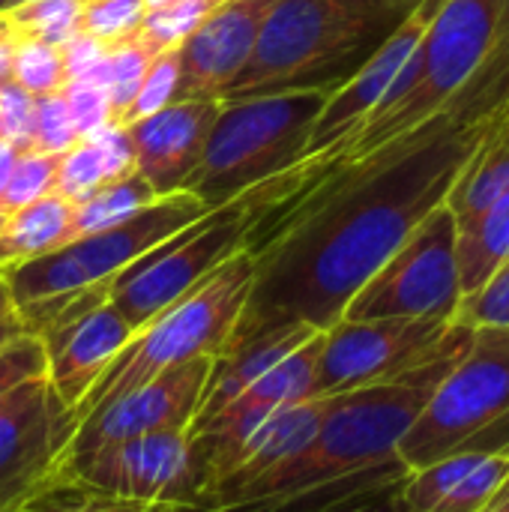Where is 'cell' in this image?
<instances>
[{"label": "cell", "instance_id": "cell-1", "mask_svg": "<svg viewBox=\"0 0 509 512\" xmlns=\"http://www.w3.org/2000/svg\"><path fill=\"white\" fill-rule=\"evenodd\" d=\"M507 105L509 36L423 126L318 177L261 216L246 237L252 291L228 348L276 327L324 333L339 324L366 279L447 204Z\"/></svg>", "mask_w": 509, "mask_h": 512}, {"label": "cell", "instance_id": "cell-2", "mask_svg": "<svg viewBox=\"0 0 509 512\" xmlns=\"http://www.w3.org/2000/svg\"><path fill=\"white\" fill-rule=\"evenodd\" d=\"M509 36V0H444L381 105L336 150L282 174V201L435 117ZM279 201V204H282ZM276 204V207H279Z\"/></svg>", "mask_w": 509, "mask_h": 512}, {"label": "cell", "instance_id": "cell-3", "mask_svg": "<svg viewBox=\"0 0 509 512\" xmlns=\"http://www.w3.org/2000/svg\"><path fill=\"white\" fill-rule=\"evenodd\" d=\"M471 339L411 372L330 399L315 438L273 477L228 507L207 512H270L279 504L399 459V444L426 408L435 387L468 351Z\"/></svg>", "mask_w": 509, "mask_h": 512}, {"label": "cell", "instance_id": "cell-4", "mask_svg": "<svg viewBox=\"0 0 509 512\" xmlns=\"http://www.w3.org/2000/svg\"><path fill=\"white\" fill-rule=\"evenodd\" d=\"M411 12L381 0H276L219 102L345 84Z\"/></svg>", "mask_w": 509, "mask_h": 512}, {"label": "cell", "instance_id": "cell-5", "mask_svg": "<svg viewBox=\"0 0 509 512\" xmlns=\"http://www.w3.org/2000/svg\"><path fill=\"white\" fill-rule=\"evenodd\" d=\"M207 213L210 207L192 192H171L114 228L69 240L36 261L0 273L15 315L30 333H39L66 303L90 291H108L126 267Z\"/></svg>", "mask_w": 509, "mask_h": 512}, {"label": "cell", "instance_id": "cell-6", "mask_svg": "<svg viewBox=\"0 0 509 512\" xmlns=\"http://www.w3.org/2000/svg\"><path fill=\"white\" fill-rule=\"evenodd\" d=\"M330 93L300 90L222 102L186 192L216 210L294 168Z\"/></svg>", "mask_w": 509, "mask_h": 512}, {"label": "cell", "instance_id": "cell-7", "mask_svg": "<svg viewBox=\"0 0 509 512\" xmlns=\"http://www.w3.org/2000/svg\"><path fill=\"white\" fill-rule=\"evenodd\" d=\"M252 291V255L246 249L222 261L189 294L174 300L150 324L135 330L105 378L72 414L78 423L96 405L198 357H219L246 309Z\"/></svg>", "mask_w": 509, "mask_h": 512}, {"label": "cell", "instance_id": "cell-8", "mask_svg": "<svg viewBox=\"0 0 509 512\" xmlns=\"http://www.w3.org/2000/svg\"><path fill=\"white\" fill-rule=\"evenodd\" d=\"M509 450V327H480L399 444L408 471L453 453Z\"/></svg>", "mask_w": 509, "mask_h": 512}, {"label": "cell", "instance_id": "cell-9", "mask_svg": "<svg viewBox=\"0 0 509 512\" xmlns=\"http://www.w3.org/2000/svg\"><path fill=\"white\" fill-rule=\"evenodd\" d=\"M267 207L270 195L261 183L240 198L210 210L126 267L108 285L105 300L132 324V330H141L174 300L189 294L222 261L246 249V237L252 225L267 213Z\"/></svg>", "mask_w": 509, "mask_h": 512}, {"label": "cell", "instance_id": "cell-10", "mask_svg": "<svg viewBox=\"0 0 509 512\" xmlns=\"http://www.w3.org/2000/svg\"><path fill=\"white\" fill-rule=\"evenodd\" d=\"M459 303L456 219L444 204L366 279L345 306L342 321H453Z\"/></svg>", "mask_w": 509, "mask_h": 512}, {"label": "cell", "instance_id": "cell-11", "mask_svg": "<svg viewBox=\"0 0 509 512\" xmlns=\"http://www.w3.org/2000/svg\"><path fill=\"white\" fill-rule=\"evenodd\" d=\"M474 336L453 321H339L321 336L315 396H339L411 372Z\"/></svg>", "mask_w": 509, "mask_h": 512}, {"label": "cell", "instance_id": "cell-12", "mask_svg": "<svg viewBox=\"0 0 509 512\" xmlns=\"http://www.w3.org/2000/svg\"><path fill=\"white\" fill-rule=\"evenodd\" d=\"M57 483L129 504L198 510L189 429H162L69 459L60 465Z\"/></svg>", "mask_w": 509, "mask_h": 512}, {"label": "cell", "instance_id": "cell-13", "mask_svg": "<svg viewBox=\"0 0 509 512\" xmlns=\"http://www.w3.org/2000/svg\"><path fill=\"white\" fill-rule=\"evenodd\" d=\"M321 336L315 333L294 354L261 375L249 390H243L231 405H225L207 426L192 435V462L198 483V507L213 495L234 465L240 447L279 411L300 405L315 396V369L321 354ZM195 512V510H192Z\"/></svg>", "mask_w": 509, "mask_h": 512}, {"label": "cell", "instance_id": "cell-14", "mask_svg": "<svg viewBox=\"0 0 509 512\" xmlns=\"http://www.w3.org/2000/svg\"><path fill=\"white\" fill-rule=\"evenodd\" d=\"M75 420L45 378L0 399V512H18L57 483Z\"/></svg>", "mask_w": 509, "mask_h": 512}, {"label": "cell", "instance_id": "cell-15", "mask_svg": "<svg viewBox=\"0 0 509 512\" xmlns=\"http://www.w3.org/2000/svg\"><path fill=\"white\" fill-rule=\"evenodd\" d=\"M213 360L216 357H198L96 405L87 417L75 423L60 465L99 447L141 438L150 432L192 429V420L204 399V387L213 372Z\"/></svg>", "mask_w": 509, "mask_h": 512}, {"label": "cell", "instance_id": "cell-16", "mask_svg": "<svg viewBox=\"0 0 509 512\" xmlns=\"http://www.w3.org/2000/svg\"><path fill=\"white\" fill-rule=\"evenodd\" d=\"M36 336L45 354V381L69 414H75L135 330L105 300V291H90L66 303Z\"/></svg>", "mask_w": 509, "mask_h": 512}, {"label": "cell", "instance_id": "cell-17", "mask_svg": "<svg viewBox=\"0 0 509 512\" xmlns=\"http://www.w3.org/2000/svg\"><path fill=\"white\" fill-rule=\"evenodd\" d=\"M441 3L444 0H423L420 6H414L411 15L390 33V39L345 84H339L327 96L321 114L315 117V126H312V135H309V144H306V153L300 162H309V159H318V156L336 150L342 141H348L366 123V117L381 105V99L387 96V90L393 87L399 72L414 57V51L423 42V33Z\"/></svg>", "mask_w": 509, "mask_h": 512}, {"label": "cell", "instance_id": "cell-18", "mask_svg": "<svg viewBox=\"0 0 509 512\" xmlns=\"http://www.w3.org/2000/svg\"><path fill=\"white\" fill-rule=\"evenodd\" d=\"M276 0H225L177 48V99H222L249 63L264 18Z\"/></svg>", "mask_w": 509, "mask_h": 512}, {"label": "cell", "instance_id": "cell-19", "mask_svg": "<svg viewBox=\"0 0 509 512\" xmlns=\"http://www.w3.org/2000/svg\"><path fill=\"white\" fill-rule=\"evenodd\" d=\"M219 108V99H174L153 117L129 126L135 171L153 186L159 198L186 192Z\"/></svg>", "mask_w": 509, "mask_h": 512}, {"label": "cell", "instance_id": "cell-20", "mask_svg": "<svg viewBox=\"0 0 509 512\" xmlns=\"http://www.w3.org/2000/svg\"><path fill=\"white\" fill-rule=\"evenodd\" d=\"M333 396H312L300 405H291L270 417L237 453L225 480L213 489V495L195 512L219 510L243 498L249 489L273 477L282 465H288L318 432Z\"/></svg>", "mask_w": 509, "mask_h": 512}, {"label": "cell", "instance_id": "cell-21", "mask_svg": "<svg viewBox=\"0 0 509 512\" xmlns=\"http://www.w3.org/2000/svg\"><path fill=\"white\" fill-rule=\"evenodd\" d=\"M315 333H321V330H312V327H276V330H267V333H261V336L243 342V345H234L225 354H219L213 360V372H210L201 408H198L189 432H198L201 426H207L225 405H231L243 390H249L261 375H267L276 363H282L288 354H294Z\"/></svg>", "mask_w": 509, "mask_h": 512}, {"label": "cell", "instance_id": "cell-22", "mask_svg": "<svg viewBox=\"0 0 509 512\" xmlns=\"http://www.w3.org/2000/svg\"><path fill=\"white\" fill-rule=\"evenodd\" d=\"M135 174V147L129 129L102 126L99 132L78 138L66 153L57 156L54 195L81 201L93 189Z\"/></svg>", "mask_w": 509, "mask_h": 512}, {"label": "cell", "instance_id": "cell-23", "mask_svg": "<svg viewBox=\"0 0 509 512\" xmlns=\"http://www.w3.org/2000/svg\"><path fill=\"white\" fill-rule=\"evenodd\" d=\"M69 222L72 204L54 192L21 210L0 213V273L69 243Z\"/></svg>", "mask_w": 509, "mask_h": 512}, {"label": "cell", "instance_id": "cell-24", "mask_svg": "<svg viewBox=\"0 0 509 512\" xmlns=\"http://www.w3.org/2000/svg\"><path fill=\"white\" fill-rule=\"evenodd\" d=\"M509 195V105L486 135L480 150L471 156L459 183L447 198V210L456 219V231L480 219L495 201Z\"/></svg>", "mask_w": 509, "mask_h": 512}, {"label": "cell", "instance_id": "cell-25", "mask_svg": "<svg viewBox=\"0 0 509 512\" xmlns=\"http://www.w3.org/2000/svg\"><path fill=\"white\" fill-rule=\"evenodd\" d=\"M509 258V195L495 201L480 219L456 231V264L462 300L474 294Z\"/></svg>", "mask_w": 509, "mask_h": 512}, {"label": "cell", "instance_id": "cell-26", "mask_svg": "<svg viewBox=\"0 0 509 512\" xmlns=\"http://www.w3.org/2000/svg\"><path fill=\"white\" fill-rule=\"evenodd\" d=\"M159 195L153 192V186L135 171L123 180L105 183L99 189H93L90 195H84L81 201H72V222H69V240L114 228L126 219H132L135 213H141L144 207H150Z\"/></svg>", "mask_w": 509, "mask_h": 512}, {"label": "cell", "instance_id": "cell-27", "mask_svg": "<svg viewBox=\"0 0 509 512\" xmlns=\"http://www.w3.org/2000/svg\"><path fill=\"white\" fill-rule=\"evenodd\" d=\"M84 0H27L0 9L9 21L15 42H48L63 45L81 33Z\"/></svg>", "mask_w": 509, "mask_h": 512}, {"label": "cell", "instance_id": "cell-28", "mask_svg": "<svg viewBox=\"0 0 509 512\" xmlns=\"http://www.w3.org/2000/svg\"><path fill=\"white\" fill-rule=\"evenodd\" d=\"M213 9H216L213 0H174V3H165V6L150 9L144 15L135 39L153 57H159L165 51H177Z\"/></svg>", "mask_w": 509, "mask_h": 512}, {"label": "cell", "instance_id": "cell-29", "mask_svg": "<svg viewBox=\"0 0 509 512\" xmlns=\"http://www.w3.org/2000/svg\"><path fill=\"white\" fill-rule=\"evenodd\" d=\"M9 75L36 99L54 96L69 84L63 48L48 42H18L9 60Z\"/></svg>", "mask_w": 509, "mask_h": 512}, {"label": "cell", "instance_id": "cell-30", "mask_svg": "<svg viewBox=\"0 0 509 512\" xmlns=\"http://www.w3.org/2000/svg\"><path fill=\"white\" fill-rule=\"evenodd\" d=\"M177 81H180L177 51H165V54L153 57V63L147 66V72L141 78V87H138L135 99L129 102V108L123 111V117L117 120V126L120 129H129V126L153 117L165 105H171L177 99Z\"/></svg>", "mask_w": 509, "mask_h": 512}, {"label": "cell", "instance_id": "cell-31", "mask_svg": "<svg viewBox=\"0 0 509 512\" xmlns=\"http://www.w3.org/2000/svg\"><path fill=\"white\" fill-rule=\"evenodd\" d=\"M147 12L150 9L144 0H84L81 33L111 48V45L132 39Z\"/></svg>", "mask_w": 509, "mask_h": 512}, {"label": "cell", "instance_id": "cell-32", "mask_svg": "<svg viewBox=\"0 0 509 512\" xmlns=\"http://www.w3.org/2000/svg\"><path fill=\"white\" fill-rule=\"evenodd\" d=\"M54 177H57V156L48 153H33L24 150L18 153V162L9 174V183L0 195V213L21 210L45 195L54 192Z\"/></svg>", "mask_w": 509, "mask_h": 512}, {"label": "cell", "instance_id": "cell-33", "mask_svg": "<svg viewBox=\"0 0 509 512\" xmlns=\"http://www.w3.org/2000/svg\"><path fill=\"white\" fill-rule=\"evenodd\" d=\"M18 512H192L180 510V507H153V504H129V501H117V498H105V495H93L84 492L72 483H54L51 489H45L39 498H33L27 507Z\"/></svg>", "mask_w": 509, "mask_h": 512}, {"label": "cell", "instance_id": "cell-34", "mask_svg": "<svg viewBox=\"0 0 509 512\" xmlns=\"http://www.w3.org/2000/svg\"><path fill=\"white\" fill-rule=\"evenodd\" d=\"M453 324L459 327H509V258L474 291L468 294L459 309Z\"/></svg>", "mask_w": 509, "mask_h": 512}, {"label": "cell", "instance_id": "cell-35", "mask_svg": "<svg viewBox=\"0 0 509 512\" xmlns=\"http://www.w3.org/2000/svg\"><path fill=\"white\" fill-rule=\"evenodd\" d=\"M75 141H78V132H75V123H72V114H69V105H66L63 93L39 96L36 108H33V132H30V147L27 150L60 156Z\"/></svg>", "mask_w": 509, "mask_h": 512}, {"label": "cell", "instance_id": "cell-36", "mask_svg": "<svg viewBox=\"0 0 509 512\" xmlns=\"http://www.w3.org/2000/svg\"><path fill=\"white\" fill-rule=\"evenodd\" d=\"M36 378H45L42 342L36 333H21L6 348H0V399Z\"/></svg>", "mask_w": 509, "mask_h": 512}, {"label": "cell", "instance_id": "cell-37", "mask_svg": "<svg viewBox=\"0 0 509 512\" xmlns=\"http://www.w3.org/2000/svg\"><path fill=\"white\" fill-rule=\"evenodd\" d=\"M36 96H30L9 72H0V138L12 141L21 153L30 147Z\"/></svg>", "mask_w": 509, "mask_h": 512}, {"label": "cell", "instance_id": "cell-38", "mask_svg": "<svg viewBox=\"0 0 509 512\" xmlns=\"http://www.w3.org/2000/svg\"><path fill=\"white\" fill-rule=\"evenodd\" d=\"M60 93H63V99L69 105L78 138H87V135L99 132L102 126H108L111 105H108V93L99 84H93V81H69Z\"/></svg>", "mask_w": 509, "mask_h": 512}, {"label": "cell", "instance_id": "cell-39", "mask_svg": "<svg viewBox=\"0 0 509 512\" xmlns=\"http://www.w3.org/2000/svg\"><path fill=\"white\" fill-rule=\"evenodd\" d=\"M63 48V60H66V72H69V81L75 78H84L108 51V45H102L99 39L87 36V33H75L69 42L60 45Z\"/></svg>", "mask_w": 509, "mask_h": 512}, {"label": "cell", "instance_id": "cell-40", "mask_svg": "<svg viewBox=\"0 0 509 512\" xmlns=\"http://www.w3.org/2000/svg\"><path fill=\"white\" fill-rule=\"evenodd\" d=\"M402 486H390V489H381V492H369V495H360L354 501H345L339 507H330V510L321 512H411L405 498H402Z\"/></svg>", "mask_w": 509, "mask_h": 512}, {"label": "cell", "instance_id": "cell-41", "mask_svg": "<svg viewBox=\"0 0 509 512\" xmlns=\"http://www.w3.org/2000/svg\"><path fill=\"white\" fill-rule=\"evenodd\" d=\"M18 153H21V150H18L12 141L0 138V195H3V189H6V183H9V174H12L15 162H18Z\"/></svg>", "mask_w": 509, "mask_h": 512}, {"label": "cell", "instance_id": "cell-42", "mask_svg": "<svg viewBox=\"0 0 509 512\" xmlns=\"http://www.w3.org/2000/svg\"><path fill=\"white\" fill-rule=\"evenodd\" d=\"M15 36L9 30V21L3 18L0 12V72H9V60H12V51H15Z\"/></svg>", "mask_w": 509, "mask_h": 512}, {"label": "cell", "instance_id": "cell-43", "mask_svg": "<svg viewBox=\"0 0 509 512\" xmlns=\"http://www.w3.org/2000/svg\"><path fill=\"white\" fill-rule=\"evenodd\" d=\"M21 333H30L24 324H21V318L18 315H9V318H3L0 321V348H6L12 339H18Z\"/></svg>", "mask_w": 509, "mask_h": 512}, {"label": "cell", "instance_id": "cell-44", "mask_svg": "<svg viewBox=\"0 0 509 512\" xmlns=\"http://www.w3.org/2000/svg\"><path fill=\"white\" fill-rule=\"evenodd\" d=\"M9 315H15V306H12L9 288H6V282H3V276H0V321L9 318Z\"/></svg>", "mask_w": 509, "mask_h": 512}, {"label": "cell", "instance_id": "cell-45", "mask_svg": "<svg viewBox=\"0 0 509 512\" xmlns=\"http://www.w3.org/2000/svg\"><path fill=\"white\" fill-rule=\"evenodd\" d=\"M483 512H509V483L498 492V498H495Z\"/></svg>", "mask_w": 509, "mask_h": 512}, {"label": "cell", "instance_id": "cell-46", "mask_svg": "<svg viewBox=\"0 0 509 512\" xmlns=\"http://www.w3.org/2000/svg\"><path fill=\"white\" fill-rule=\"evenodd\" d=\"M381 3H390V6H399V9L411 12V9H414V6H420L423 0H381Z\"/></svg>", "mask_w": 509, "mask_h": 512}, {"label": "cell", "instance_id": "cell-47", "mask_svg": "<svg viewBox=\"0 0 509 512\" xmlns=\"http://www.w3.org/2000/svg\"><path fill=\"white\" fill-rule=\"evenodd\" d=\"M147 3V9H159V6H165V3H174V0H144Z\"/></svg>", "mask_w": 509, "mask_h": 512}, {"label": "cell", "instance_id": "cell-48", "mask_svg": "<svg viewBox=\"0 0 509 512\" xmlns=\"http://www.w3.org/2000/svg\"><path fill=\"white\" fill-rule=\"evenodd\" d=\"M15 3H27V0H9V6H15Z\"/></svg>", "mask_w": 509, "mask_h": 512}, {"label": "cell", "instance_id": "cell-49", "mask_svg": "<svg viewBox=\"0 0 509 512\" xmlns=\"http://www.w3.org/2000/svg\"><path fill=\"white\" fill-rule=\"evenodd\" d=\"M9 6V0H0V9H6Z\"/></svg>", "mask_w": 509, "mask_h": 512}, {"label": "cell", "instance_id": "cell-50", "mask_svg": "<svg viewBox=\"0 0 509 512\" xmlns=\"http://www.w3.org/2000/svg\"><path fill=\"white\" fill-rule=\"evenodd\" d=\"M219 3H225V0H213V6H219Z\"/></svg>", "mask_w": 509, "mask_h": 512}]
</instances>
